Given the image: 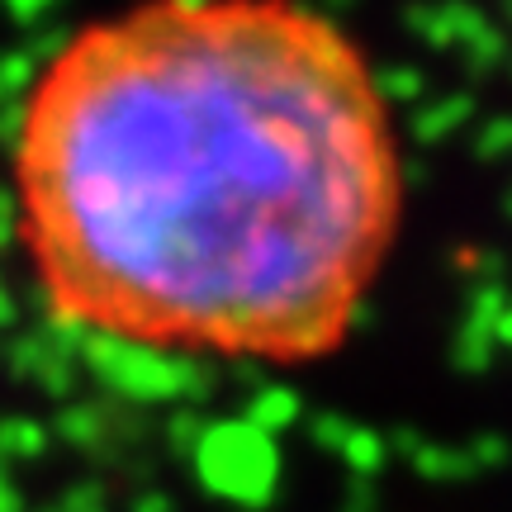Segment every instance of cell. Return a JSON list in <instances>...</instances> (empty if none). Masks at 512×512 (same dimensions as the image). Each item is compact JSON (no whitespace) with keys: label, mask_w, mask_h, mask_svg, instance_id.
<instances>
[{"label":"cell","mask_w":512,"mask_h":512,"mask_svg":"<svg viewBox=\"0 0 512 512\" xmlns=\"http://www.w3.org/2000/svg\"><path fill=\"white\" fill-rule=\"evenodd\" d=\"M10 204L57 328L290 370L347 347L408 176L375 62L313 0H128L24 86Z\"/></svg>","instance_id":"6da1fadb"}]
</instances>
